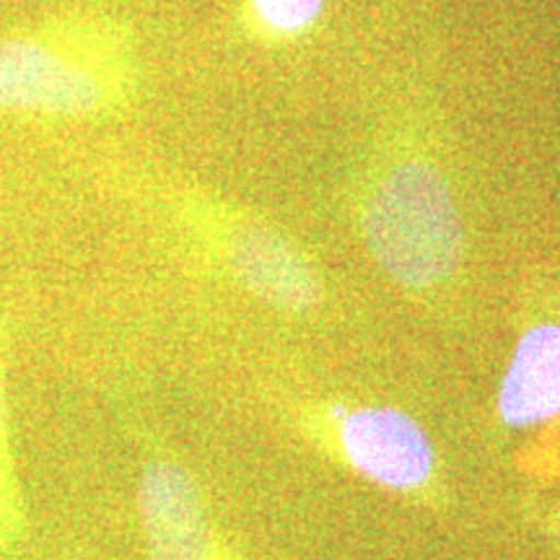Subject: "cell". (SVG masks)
Instances as JSON below:
<instances>
[{
	"instance_id": "obj_1",
	"label": "cell",
	"mask_w": 560,
	"mask_h": 560,
	"mask_svg": "<svg viewBox=\"0 0 560 560\" xmlns=\"http://www.w3.org/2000/svg\"><path fill=\"white\" fill-rule=\"evenodd\" d=\"M122 42L81 16L45 19L0 34V115L83 120L120 102Z\"/></svg>"
},
{
	"instance_id": "obj_2",
	"label": "cell",
	"mask_w": 560,
	"mask_h": 560,
	"mask_svg": "<svg viewBox=\"0 0 560 560\" xmlns=\"http://www.w3.org/2000/svg\"><path fill=\"white\" fill-rule=\"evenodd\" d=\"M366 240L382 268L410 289L450 276L462 255V226L444 179L425 164L392 172L369 202Z\"/></svg>"
},
{
	"instance_id": "obj_3",
	"label": "cell",
	"mask_w": 560,
	"mask_h": 560,
	"mask_svg": "<svg viewBox=\"0 0 560 560\" xmlns=\"http://www.w3.org/2000/svg\"><path fill=\"white\" fill-rule=\"evenodd\" d=\"M138 511L151 560H215V542L195 480L166 459L149 462Z\"/></svg>"
},
{
	"instance_id": "obj_4",
	"label": "cell",
	"mask_w": 560,
	"mask_h": 560,
	"mask_svg": "<svg viewBox=\"0 0 560 560\" xmlns=\"http://www.w3.org/2000/svg\"><path fill=\"white\" fill-rule=\"evenodd\" d=\"M340 439L348 459L382 486L418 488L433 470L429 436L400 410L363 408L350 412Z\"/></svg>"
},
{
	"instance_id": "obj_5",
	"label": "cell",
	"mask_w": 560,
	"mask_h": 560,
	"mask_svg": "<svg viewBox=\"0 0 560 560\" xmlns=\"http://www.w3.org/2000/svg\"><path fill=\"white\" fill-rule=\"evenodd\" d=\"M231 265L249 291L285 310H306L319 296L310 265L289 242L268 229L240 231L231 242Z\"/></svg>"
},
{
	"instance_id": "obj_6",
	"label": "cell",
	"mask_w": 560,
	"mask_h": 560,
	"mask_svg": "<svg viewBox=\"0 0 560 560\" xmlns=\"http://www.w3.org/2000/svg\"><path fill=\"white\" fill-rule=\"evenodd\" d=\"M509 425H532L560 412V327L529 330L516 346L499 400Z\"/></svg>"
},
{
	"instance_id": "obj_7",
	"label": "cell",
	"mask_w": 560,
	"mask_h": 560,
	"mask_svg": "<svg viewBox=\"0 0 560 560\" xmlns=\"http://www.w3.org/2000/svg\"><path fill=\"white\" fill-rule=\"evenodd\" d=\"M21 527H24V509H21V490L11 459L9 408H5V389L0 380V548L16 542Z\"/></svg>"
},
{
	"instance_id": "obj_8",
	"label": "cell",
	"mask_w": 560,
	"mask_h": 560,
	"mask_svg": "<svg viewBox=\"0 0 560 560\" xmlns=\"http://www.w3.org/2000/svg\"><path fill=\"white\" fill-rule=\"evenodd\" d=\"M257 16L278 32H299L322 11V0H252Z\"/></svg>"
}]
</instances>
